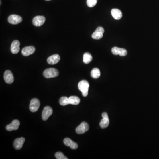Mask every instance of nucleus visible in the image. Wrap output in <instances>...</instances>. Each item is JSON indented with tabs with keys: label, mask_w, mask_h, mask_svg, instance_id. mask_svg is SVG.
<instances>
[{
	"label": "nucleus",
	"mask_w": 159,
	"mask_h": 159,
	"mask_svg": "<svg viewBox=\"0 0 159 159\" xmlns=\"http://www.w3.org/2000/svg\"><path fill=\"white\" fill-rule=\"evenodd\" d=\"M78 89L82 93L83 97H87L88 95L89 84L86 80H82L78 84Z\"/></svg>",
	"instance_id": "obj_1"
},
{
	"label": "nucleus",
	"mask_w": 159,
	"mask_h": 159,
	"mask_svg": "<svg viewBox=\"0 0 159 159\" xmlns=\"http://www.w3.org/2000/svg\"><path fill=\"white\" fill-rule=\"evenodd\" d=\"M44 76L45 78H54L57 77L59 75V72L54 68H49L46 69L43 73Z\"/></svg>",
	"instance_id": "obj_2"
},
{
	"label": "nucleus",
	"mask_w": 159,
	"mask_h": 159,
	"mask_svg": "<svg viewBox=\"0 0 159 159\" xmlns=\"http://www.w3.org/2000/svg\"><path fill=\"white\" fill-rule=\"evenodd\" d=\"M40 102L39 99L33 98L31 100L29 105V109L32 112H35L39 110L40 108Z\"/></svg>",
	"instance_id": "obj_3"
},
{
	"label": "nucleus",
	"mask_w": 159,
	"mask_h": 159,
	"mask_svg": "<svg viewBox=\"0 0 159 159\" xmlns=\"http://www.w3.org/2000/svg\"><path fill=\"white\" fill-rule=\"evenodd\" d=\"M89 129V124L86 122L83 121L76 129V132L77 134H83L88 131Z\"/></svg>",
	"instance_id": "obj_4"
},
{
	"label": "nucleus",
	"mask_w": 159,
	"mask_h": 159,
	"mask_svg": "<svg viewBox=\"0 0 159 159\" xmlns=\"http://www.w3.org/2000/svg\"><path fill=\"white\" fill-rule=\"evenodd\" d=\"M52 114H53V110L52 108L49 106L45 107L42 111V120L44 121L47 120Z\"/></svg>",
	"instance_id": "obj_5"
},
{
	"label": "nucleus",
	"mask_w": 159,
	"mask_h": 159,
	"mask_svg": "<svg viewBox=\"0 0 159 159\" xmlns=\"http://www.w3.org/2000/svg\"><path fill=\"white\" fill-rule=\"evenodd\" d=\"M104 32V30L103 28L99 27L97 28L92 34V38L95 40H99L101 39L103 36V34Z\"/></svg>",
	"instance_id": "obj_6"
},
{
	"label": "nucleus",
	"mask_w": 159,
	"mask_h": 159,
	"mask_svg": "<svg viewBox=\"0 0 159 159\" xmlns=\"http://www.w3.org/2000/svg\"><path fill=\"white\" fill-rule=\"evenodd\" d=\"M103 119L99 123L100 127L102 129L106 128L108 127L109 124V119L108 118V114L106 112H103L102 115Z\"/></svg>",
	"instance_id": "obj_7"
},
{
	"label": "nucleus",
	"mask_w": 159,
	"mask_h": 159,
	"mask_svg": "<svg viewBox=\"0 0 159 159\" xmlns=\"http://www.w3.org/2000/svg\"><path fill=\"white\" fill-rule=\"evenodd\" d=\"M8 21L11 24H17L22 21V18L17 15H11L8 18Z\"/></svg>",
	"instance_id": "obj_8"
},
{
	"label": "nucleus",
	"mask_w": 159,
	"mask_h": 159,
	"mask_svg": "<svg viewBox=\"0 0 159 159\" xmlns=\"http://www.w3.org/2000/svg\"><path fill=\"white\" fill-rule=\"evenodd\" d=\"M46 19L44 16L38 15L34 18L32 20V23L36 27H40L44 23Z\"/></svg>",
	"instance_id": "obj_9"
},
{
	"label": "nucleus",
	"mask_w": 159,
	"mask_h": 159,
	"mask_svg": "<svg viewBox=\"0 0 159 159\" xmlns=\"http://www.w3.org/2000/svg\"><path fill=\"white\" fill-rule=\"evenodd\" d=\"M111 52L114 55H119L120 56H125L127 55V52L126 50L119 47H114L111 49Z\"/></svg>",
	"instance_id": "obj_10"
},
{
	"label": "nucleus",
	"mask_w": 159,
	"mask_h": 159,
	"mask_svg": "<svg viewBox=\"0 0 159 159\" xmlns=\"http://www.w3.org/2000/svg\"><path fill=\"white\" fill-rule=\"evenodd\" d=\"M20 125V122L18 120L15 119L13 121L12 123L6 126V130L9 131H12L13 130H17L18 129Z\"/></svg>",
	"instance_id": "obj_11"
},
{
	"label": "nucleus",
	"mask_w": 159,
	"mask_h": 159,
	"mask_svg": "<svg viewBox=\"0 0 159 159\" xmlns=\"http://www.w3.org/2000/svg\"><path fill=\"white\" fill-rule=\"evenodd\" d=\"M4 80L7 84H12L14 81V77L13 73L10 70L5 71L4 75Z\"/></svg>",
	"instance_id": "obj_12"
},
{
	"label": "nucleus",
	"mask_w": 159,
	"mask_h": 159,
	"mask_svg": "<svg viewBox=\"0 0 159 159\" xmlns=\"http://www.w3.org/2000/svg\"><path fill=\"white\" fill-rule=\"evenodd\" d=\"M20 42L17 40H15L12 42L11 46V51L13 54H17L19 52L20 48Z\"/></svg>",
	"instance_id": "obj_13"
},
{
	"label": "nucleus",
	"mask_w": 159,
	"mask_h": 159,
	"mask_svg": "<svg viewBox=\"0 0 159 159\" xmlns=\"http://www.w3.org/2000/svg\"><path fill=\"white\" fill-rule=\"evenodd\" d=\"M25 139L23 137L18 138L14 142L13 146L15 149L19 150L22 148L25 142Z\"/></svg>",
	"instance_id": "obj_14"
},
{
	"label": "nucleus",
	"mask_w": 159,
	"mask_h": 159,
	"mask_svg": "<svg viewBox=\"0 0 159 159\" xmlns=\"http://www.w3.org/2000/svg\"><path fill=\"white\" fill-rule=\"evenodd\" d=\"M60 60V57L58 54H55L50 56L47 58V63L50 65H55L58 63Z\"/></svg>",
	"instance_id": "obj_15"
},
{
	"label": "nucleus",
	"mask_w": 159,
	"mask_h": 159,
	"mask_svg": "<svg viewBox=\"0 0 159 159\" xmlns=\"http://www.w3.org/2000/svg\"><path fill=\"white\" fill-rule=\"evenodd\" d=\"M35 48L33 46H26L22 50V54L24 56H28L35 52Z\"/></svg>",
	"instance_id": "obj_16"
},
{
	"label": "nucleus",
	"mask_w": 159,
	"mask_h": 159,
	"mask_svg": "<svg viewBox=\"0 0 159 159\" xmlns=\"http://www.w3.org/2000/svg\"><path fill=\"white\" fill-rule=\"evenodd\" d=\"M64 143L67 146L70 147L72 150H76L78 148V145L76 143L72 141L69 138H66L63 141Z\"/></svg>",
	"instance_id": "obj_17"
},
{
	"label": "nucleus",
	"mask_w": 159,
	"mask_h": 159,
	"mask_svg": "<svg viewBox=\"0 0 159 159\" xmlns=\"http://www.w3.org/2000/svg\"><path fill=\"white\" fill-rule=\"evenodd\" d=\"M111 14L113 17L116 20H119L123 17V14L120 10L113 9L111 11Z\"/></svg>",
	"instance_id": "obj_18"
},
{
	"label": "nucleus",
	"mask_w": 159,
	"mask_h": 159,
	"mask_svg": "<svg viewBox=\"0 0 159 159\" xmlns=\"http://www.w3.org/2000/svg\"><path fill=\"white\" fill-rule=\"evenodd\" d=\"M93 60V57L89 53H85L83 55V62L84 63L88 64L89 63Z\"/></svg>",
	"instance_id": "obj_19"
},
{
	"label": "nucleus",
	"mask_w": 159,
	"mask_h": 159,
	"mask_svg": "<svg viewBox=\"0 0 159 159\" xmlns=\"http://www.w3.org/2000/svg\"><path fill=\"white\" fill-rule=\"evenodd\" d=\"M69 99V101H70V104L72 105H78L80 103V99L78 97L76 96H71Z\"/></svg>",
	"instance_id": "obj_20"
},
{
	"label": "nucleus",
	"mask_w": 159,
	"mask_h": 159,
	"mask_svg": "<svg viewBox=\"0 0 159 159\" xmlns=\"http://www.w3.org/2000/svg\"><path fill=\"white\" fill-rule=\"evenodd\" d=\"M91 76L94 79H97L100 76V71L99 69L97 68H94L91 72Z\"/></svg>",
	"instance_id": "obj_21"
},
{
	"label": "nucleus",
	"mask_w": 159,
	"mask_h": 159,
	"mask_svg": "<svg viewBox=\"0 0 159 159\" xmlns=\"http://www.w3.org/2000/svg\"><path fill=\"white\" fill-rule=\"evenodd\" d=\"M59 103L62 106H66V105L70 104V101L69 99L67 97H62L59 100Z\"/></svg>",
	"instance_id": "obj_22"
},
{
	"label": "nucleus",
	"mask_w": 159,
	"mask_h": 159,
	"mask_svg": "<svg viewBox=\"0 0 159 159\" xmlns=\"http://www.w3.org/2000/svg\"><path fill=\"white\" fill-rule=\"evenodd\" d=\"M97 2V0H87V5L90 8L95 6Z\"/></svg>",
	"instance_id": "obj_23"
},
{
	"label": "nucleus",
	"mask_w": 159,
	"mask_h": 159,
	"mask_svg": "<svg viewBox=\"0 0 159 159\" xmlns=\"http://www.w3.org/2000/svg\"><path fill=\"white\" fill-rule=\"evenodd\" d=\"M55 156L57 159H68V158L64 155L63 153L60 152H56L55 154Z\"/></svg>",
	"instance_id": "obj_24"
},
{
	"label": "nucleus",
	"mask_w": 159,
	"mask_h": 159,
	"mask_svg": "<svg viewBox=\"0 0 159 159\" xmlns=\"http://www.w3.org/2000/svg\"><path fill=\"white\" fill-rule=\"evenodd\" d=\"M46 1H50V0H46Z\"/></svg>",
	"instance_id": "obj_25"
}]
</instances>
